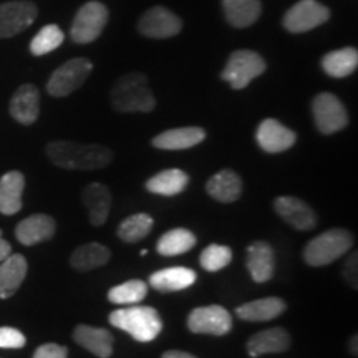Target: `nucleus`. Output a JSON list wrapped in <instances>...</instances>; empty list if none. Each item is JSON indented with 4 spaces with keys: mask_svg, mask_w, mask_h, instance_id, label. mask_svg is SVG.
Segmentation results:
<instances>
[{
    "mask_svg": "<svg viewBox=\"0 0 358 358\" xmlns=\"http://www.w3.org/2000/svg\"><path fill=\"white\" fill-rule=\"evenodd\" d=\"M222 8L227 22L236 29L256 24L262 10L259 0H222Z\"/></svg>",
    "mask_w": 358,
    "mask_h": 358,
    "instance_id": "nucleus-27",
    "label": "nucleus"
},
{
    "mask_svg": "<svg viewBox=\"0 0 358 358\" xmlns=\"http://www.w3.org/2000/svg\"><path fill=\"white\" fill-rule=\"evenodd\" d=\"M92 70V62L87 58H73V60L65 62L52 73L47 83V92L55 98L69 96L87 82Z\"/></svg>",
    "mask_w": 358,
    "mask_h": 358,
    "instance_id": "nucleus-6",
    "label": "nucleus"
},
{
    "mask_svg": "<svg viewBox=\"0 0 358 358\" xmlns=\"http://www.w3.org/2000/svg\"><path fill=\"white\" fill-rule=\"evenodd\" d=\"M358 66V52L357 48L347 47L334 50L322 58V69L329 77L345 78L352 75Z\"/></svg>",
    "mask_w": 358,
    "mask_h": 358,
    "instance_id": "nucleus-30",
    "label": "nucleus"
},
{
    "mask_svg": "<svg viewBox=\"0 0 358 358\" xmlns=\"http://www.w3.org/2000/svg\"><path fill=\"white\" fill-rule=\"evenodd\" d=\"M73 340L80 347L98 358H110L113 355L115 337L110 330L98 329V327L78 325L73 330Z\"/></svg>",
    "mask_w": 358,
    "mask_h": 358,
    "instance_id": "nucleus-18",
    "label": "nucleus"
},
{
    "mask_svg": "<svg viewBox=\"0 0 358 358\" xmlns=\"http://www.w3.org/2000/svg\"><path fill=\"white\" fill-rule=\"evenodd\" d=\"M274 209L282 221H285L297 231H310L317 226L315 211L306 201L299 198L280 196L274 201Z\"/></svg>",
    "mask_w": 358,
    "mask_h": 358,
    "instance_id": "nucleus-13",
    "label": "nucleus"
},
{
    "mask_svg": "<svg viewBox=\"0 0 358 358\" xmlns=\"http://www.w3.org/2000/svg\"><path fill=\"white\" fill-rule=\"evenodd\" d=\"M357 342H358V337L357 335H353L352 340H350V352L353 353V355H358V350H357Z\"/></svg>",
    "mask_w": 358,
    "mask_h": 358,
    "instance_id": "nucleus-41",
    "label": "nucleus"
},
{
    "mask_svg": "<svg viewBox=\"0 0 358 358\" xmlns=\"http://www.w3.org/2000/svg\"><path fill=\"white\" fill-rule=\"evenodd\" d=\"M110 98L113 108L120 113H150L156 106L153 93L148 87V78L138 71L116 80Z\"/></svg>",
    "mask_w": 358,
    "mask_h": 358,
    "instance_id": "nucleus-2",
    "label": "nucleus"
},
{
    "mask_svg": "<svg viewBox=\"0 0 358 358\" xmlns=\"http://www.w3.org/2000/svg\"><path fill=\"white\" fill-rule=\"evenodd\" d=\"M285 302L279 297H266L236 308V315L245 322H267L285 312Z\"/></svg>",
    "mask_w": 358,
    "mask_h": 358,
    "instance_id": "nucleus-26",
    "label": "nucleus"
},
{
    "mask_svg": "<svg viewBox=\"0 0 358 358\" xmlns=\"http://www.w3.org/2000/svg\"><path fill=\"white\" fill-rule=\"evenodd\" d=\"M25 178L20 171H8L0 178V213L13 216L22 209Z\"/></svg>",
    "mask_w": 358,
    "mask_h": 358,
    "instance_id": "nucleus-25",
    "label": "nucleus"
},
{
    "mask_svg": "<svg viewBox=\"0 0 358 358\" xmlns=\"http://www.w3.org/2000/svg\"><path fill=\"white\" fill-rule=\"evenodd\" d=\"M245 266L254 282L264 284L274 277L275 256L272 245L266 241H256L248 248V261Z\"/></svg>",
    "mask_w": 358,
    "mask_h": 358,
    "instance_id": "nucleus-17",
    "label": "nucleus"
},
{
    "mask_svg": "<svg viewBox=\"0 0 358 358\" xmlns=\"http://www.w3.org/2000/svg\"><path fill=\"white\" fill-rule=\"evenodd\" d=\"M206 140V131L199 127H186V128H174L168 131L159 133L153 138V146L158 150L178 151V150H189V148L199 145Z\"/></svg>",
    "mask_w": 358,
    "mask_h": 358,
    "instance_id": "nucleus-19",
    "label": "nucleus"
},
{
    "mask_svg": "<svg viewBox=\"0 0 358 358\" xmlns=\"http://www.w3.org/2000/svg\"><path fill=\"white\" fill-rule=\"evenodd\" d=\"M353 245V236L343 227H334L313 237L303 250V259L308 266L322 267L329 266L345 256Z\"/></svg>",
    "mask_w": 358,
    "mask_h": 358,
    "instance_id": "nucleus-4",
    "label": "nucleus"
},
{
    "mask_svg": "<svg viewBox=\"0 0 358 358\" xmlns=\"http://www.w3.org/2000/svg\"><path fill=\"white\" fill-rule=\"evenodd\" d=\"M37 19V6L29 0L0 3V38L24 32Z\"/></svg>",
    "mask_w": 358,
    "mask_h": 358,
    "instance_id": "nucleus-11",
    "label": "nucleus"
},
{
    "mask_svg": "<svg viewBox=\"0 0 358 358\" xmlns=\"http://www.w3.org/2000/svg\"><path fill=\"white\" fill-rule=\"evenodd\" d=\"M312 113L317 129L322 134H334L348 124L345 106L332 93H319V95L313 98Z\"/></svg>",
    "mask_w": 358,
    "mask_h": 358,
    "instance_id": "nucleus-8",
    "label": "nucleus"
},
{
    "mask_svg": "<svg viewBox=\"0 0 358 358\" xmlns=\"http://www.w3.org/2000/svg\"><path fill=\"white\" fill-rule=\"evenodd\" d=\"M10 110L12 118L17 123L25 124H34L37 122L38 113H40V93L38 88L35 85H22L20 88H17V92L13 93L10 100Z\"/></svg>",
    "mask_w": 358,
    "mask_h": 358,
    "instance_id": "nucleus-16",
    "label": "nucleus"
},
{
    "mask_svg": "<svg viewBox=\"0 0 358 358\" xmlns=\"http://www.w3.org/2000/svg\"><path fill=\"white\" fill-rule=\"evenodd\" d=\"M27 338L20 330L12 327H0V348H22L25 347Z\"/></svg>",
    "mask_w": 358,
    "mask_h": 358,
    "instance_id": "nucleus-36",
    "label": "nucleus"
},
{
    "mask_svg": "<svg viewBox=\"0 0 358 358\" xmlns=\"http://www.w3.org/2000/svg\"><path fill=\"white\" fill-rule=\"evenodd\" d=\"M161 358H196V357L191 355V353H187V352H182V350H168L163 353V357Z\"/></svg>",
    "mask_w": 358,
    "mask_h": 358,
    "instance_id": "nucleus-40",
    "label": "nucleus"
},
{
    "mask_svg": "<svg viewBox=\"0 0 358 358\" xmlns=\"http://www.w3.org/2000/svg\"><path fill=\"white\" fill-rule=\"evenodd\" d=\"M138 30L148 38H169L182 30V22L166 7H153L143 13Z\"/></svg>",
    "mask_w": 358,
    "mask_h": 358,
    "instance_id": "nucleus-12",
    "label": "nucleus"
},
{
    "mask_svg": "<svg viewBox=\"0 0 358 358\" xmlns=\"http://www.w3.org/2000/svg\"><path fill=\"white\" fill-rule=\"evenodd\" d=\"M29 264L22 254H10L0 264V299H10L25 280Z\"/></svg>",
    "mask_w": 358,
    "mask_h": 358,
    "instance_id": "nucleus-22",
    "label": "nucleus"
},
{
    "mask_svg": "<svg viewBox=\"0 0 358 358\" xmlns=\"http://www.w3.org/2000/svg\"><path fill=\"white\" fill-rule=\"evenodd\" d=\"M111 257L110 249L100 243H88L80 245L78 249L73 250L70 257V266L75 271L88 272L93 268H98L105 264H108Z\"/></svg>",
    "mask_w": 358,
    "mask_h": 358,
    "instance_id": "nucleus-29",
    "label": "nucleus"
},
{
    "mask_svg": "<svg viewBox=\"0 0 358 358\" xmlns=\"http://www.w3.org/2000/svg\"><path fill=\"white\" fill-rule=\"evenodd\" d=\"M108 320L116 329L123 330L143 343L153 342L163 330V322L156 308L140 306V303L111 312Z\"/></svg>",
    "mask_w": 358,
    "mask_h": 358,
    "instance_id": "nucleus-3",
    "label": "nucleus"
},
{
    "mask_svg": "<svg viewBox=\"0 0 358 358\" xmlns=\"http://www.w3.org/2000/svg\"><path fill=\"white\" fill-rule=\"evenodd\" d=\"M108 22V8L101 2H87L71 24L70 35L75 43H92L100 37Z\"/></svg>",
    "mask_w": 358,
    "mask_h": 358,
    "instance_id": "nucleus-7",
    "label": "nucleus"
},
{
    "mask_svg": "<svg viewBox=\"0 0 358 358\" xmlns=\"http://www.w3.org/2000/svg\"><path fill=\"white\" fill-rule=\"evenodd\" d=\"M267 65L259 53L252 50H236L224 66L221 78L231 85V88L243 90L249 87L254 78L261 77Z\"/></svg>",
    "mask_w": 358,
    "mask_h": 358,
    "instance_id": "nucleus-5",
    "label": "nucleus"
},
{
    "mask_svg": "<svg viewBox=\"0 0 358 358\" xmlns=\"http://www.w3.org/2000/svg\"><path fill=\"white\" fill-rule=\"evenodd\" d=\"M34 358H69V348L57 343H45L35 350Z\"/></svg>",
    "mask_w": 358,
    "mask_h": 358,
    "instance_id": "nucleus-37",
    "label": "nucleus"
},
{
    "mask_svg": "<svg viewBox=\"0 0 358 358\" xmlns=\"http://www.w3.org/2000/svg\"><path fill=\"white\" fill-rule=\"evenodd\" d=\"M256 140L266 153L275 155L290 150L297 141V134L277 120L267 118L257 127Z\"/></svg>",
    "mask_w": 358,
    "mask_h": 358,
    "instance_id": "nucleus-14",
    "label": "nucleus"
},
{
    "mask_svg": "<svg viewBox=\"0 0 358 358\" xmlns=\"http://www.w3.org/2000/svg\"><path fill=\"white\" fill-rule=\"evenodd\" d=\"M10 254H12L10 244H8L7 241L0 236V262H2L7 256H10Z\"/></svg>",
    "mask_w": 358,
    "mask_h": 358,
    "instance_id": "nucleus-39",
    "label": "nucleus"
},
{
    "mask_svg": "<svg viewBox=\"0 0 358 358\" xmlns=\"http://www.w3.org/2000/svg\"><path fill=\"white\" fill-rule=\"evenodd\" d=\"M65 35L60 30L58 25H45L40 32L35 35L32 42H30V52L34 53L35 57L47 55L53 50H57L62 43H64Z\"/></svg>",
    "mask_w": 358,
    "mask_h": 358,
    "instance_id": "nucleus-34",
    "label": "nucleus"
},
{
    "mask_svg": "<svg viewBox=\"0 0 358 358\" xmlns=\"http://www.w3.org/2000/svg\"><path fill=\"white\" fill-rule=\"evenodd\" d=\"M206 191L219 203H234L241 198V192H243V179L231 169H222V171L211 176L208 185H206Z\"/></svg>",
    "mask_w": 358,
    "mask_h": 358,
    "instance_id": "nucleus-24",
    "label": "nucleus"
},
{
    "mask_svg": "<svg viewBox=\"0 0 358 358\" xmlns=\"http://www.w3.org/2000/svg\"><path fill=\"white\" fill-rule=\"evenodd\" d=\"M155 221L150 214L138 213L124 219V221L118 226V237L127 244H136L150 234L153 229Z\"/></svg>",
    "mask_w": 358,
    "mask_h": 358,
    "instance_id": "nucleus-32",
    "label": "nucleus"
},
{
    "mask_svg": "<svg viewBox=\"0 0 358 358\" xmlns=\"http://www.w3.org/2000/svg\"><path fill=\"white\" fill-rule=\"evenodd\" d=\"M47 156L53 164L75 171H92L106 168L113 161V151L101 145H82L73 141H52Z\"/></svg>",
    "mask_w": 358,
    "mask_h": 358,
    "instance_id": "nucleus-1",
    "label": "nucleus"
},
{
    "mask_svg": "<svg viewBox=\"0 0 358 358\" xmlns=\"http://www.w3.org/2000/svg\"><path fill=\"white\" fill-rule=\"evenodd\" d=\"M196 245V236L192 234L189 229L185 227H176L164 232L159 237L158 244H156V250L159 256L164 257H174L181 256V254L189 252V250Z\"/></svg>",
    "mask_w": 358,
    "mask_h": 358,
    "instance_id": "nucleus-31",
    "label": "nucleus"
},
{
    "mask_svg": "<svg viewBox=\"0 0 358 358\" xmlns=\"http://www.w3.org/2000/svg\"><path fill=\"white\" fill-rule=\"evenodd\" d=\"M189 185V176L182 169H164L146 181V189L159 196L181 194Z\"/></svg>",
    "mask_w": 358,
    "mask_h": 358,
    "instance_id": "nucleus-28",
    "label": "nucleus"
},
{
    "mask_svg": "<svg viewBox=\"0 0 358 358\" xmlns=\"http://www.w3.org/2000/svg\"><path fill=\"white\" fill-rule=\"evenodd\" d=\"M187 329L198 335L222 337L232 330V317L222 306L196 307L187 317Z\"/></svg>",
    "mask_w": 358,
    "mask_h": 358,
    "instance_id": "nucleus-9",
    "label": "nucleus"
},
{
    "mask_svg": "<svg viewBox=\"0 0 358 358\" xmlns=\"http://www.w3.org/2000/svg\"><path fill=\"white\" fill-rule=\"evenodd\" d=\"M330 19V10L317 0H301L284 15L285 30L303 34L325 24Z\"/></svg>",
    "mask_w": 358,
    "mask_h": 358,
    "instance_id": "nucleus-10",
    "label": "nucleus"
},
{
    "mask_svg": "<svg viewBox=\"0 0 358 358\" xmlns=\"http://www.w3.org/2000/svg\"><path fill=\"white\" fill-rule=\"evenodd\" d=\"M148 295V285L141 279H133L110 289L108 301L116 306H136Z\"/></svg>",
    "mask_w": 358,
    "mask_h": 358,
    "instance_id": "nucleus-33",
    "label": "nucleus"
},
{
    "mask_svg": "<svg viewBox=\"0 0 358 358\" xmlns=\"http://www.w3.org/2000/svg\"><path fill=\"white\" fill-rule=\"evenodd\" d=\"M290 347V335L282 327L262 330L254 334L248 342V352L250 357H259L264 353H282Z\"/></svg>",
    "mask_w": 358,
    "mask_h": 358,
    "instance_id": "nucleus-21",
    "label": "nucleus"
},
{
    "mask_svg": "<svg viewBox=\"0 0 358 358\" xmlns=\"http://www.w3.org/2000/svg\"><path fill=\"white\" fill-rule=\"evenodd\" d=\"M343 279L352 289L358 287V257L357 252H353L350 257L347 259L345 266H343Z\"/></svg>",
    "mask_w": 358,
    "mask_h": 358,
    "instance_id": "nucleus-38",
    "label": "nucleus"
},
{
    "mask_svg": "<svg viewBox=\"0 0 358 358\" xmlns=\"http://www.w3.org/2000/svg\"><path fill=\"white\" fill-rule=\"evenodd\" d=\"M57 222L48 214H32L15 227V237L20 244L35 245L55 236Z\"/></svg>",
    "mask_w": 358,
    "mask_h": 358,
    "instance_id": "nucleus-15",
    "label": "nucleus"
},
{
    "mask_svg": "<svg viewBox=\"0 0 358 358\" xmlns=\"http://www.w3.org/2000/svg\"><path fill=\"white\" fill-rule=\"evenodd\" d=\"M85 208L88 209L90 222L93 226H103L110 216L111 192L101 182H90L82 194Z\"/></svg>",
    "mask_w": 358,
    "mask_h": 358,
    "instance_id": "nucleus-20",
    "label": "nucleus"
},
{
    "mask_svg": "<svg viewBox=\"0 0 358 358\" xmlns=\"http://www.w3.org/2000/svg\"><path fill=\"white\" fill-rule=\"evenodd\" d=\"M232 261V250L227 245L211 244L201 252L199 262L201 267L209 272H217L221 268L227 267Z\"/></svg>",
    "mask_w": 358,
    "mask_h": 358,
    "instance_id": "nucleus-35",
    "label": "nucleus"
},
{
    "mask_svg": "<svg viewBox=\"0 0 358 358\" xmlns=\"http://www.w3.org/2000/svg\"><path fill=\"white\" fill-rule=\"evenodd\" d=\"M196 272L192 268L187 267H168L161 268V271L155 272L150 277L151 287L158 292H179V290H185L191 287L196 282Z\"/></svg>",
    "mask_w": 358,
    "mask_h": 358,
    "instance_id": "nucleus-23",
    "label": "nucleus"
}]
</instances>
